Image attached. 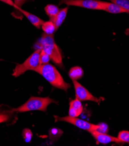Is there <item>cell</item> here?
Here are the masks:
<instances>
[{"instance_id": "obj_17", "label": "cell", "mask_w": 129, "mask_h": 146, "mask_svg": "<svg viewBox=\"0 0 129 146\" xmlns=\"http://www.w3.org/2000/svg\"><path fill=\"white\" fill-rule=\"evenodd\" d=\"M62 131L57 128H52L49 131V137L50 140H55L61 137L62 134Z\"/></svg>"}, {"instance_id": "obj_16", "label": "cell", "mask_w": 129, "mask_h": 146, "mask_svg": "<svg viewBox=\"0 0 129 146\" xmlns=\"http://www.w3.org/2000/svg\"><path fill=\"white\" fill-rule=\"evenodd\" d=\"M111 3L116 4L129 13V0H109Z\"/></svg>"}, {"instance_id": "obj_10", "label": "cell", "mask_w": 129, "mask_h": 146, "mask_svg": "<svg viewBox=\"0 0 129 146\" xmlns=\"http://www.w3.org/2000/svg\"><path fill=\"white\" fill-rule=\"evenodd\" d=\"M101 5L102 10L108 12L109 13L117 14L121 13H127L126 11L122 8L119 5L113 3H108L101 1Z\"/></svg>"}, {"instance_id": "obj_6", "label": "cell", "mask_w": 129, "mask_h": 146, "mask_svg": "<svg viewBox=\"0 0 129 146\" xmlns=\"http://www.w3.org/2000/svg\"><path fill=\"white\" fill-rule=\"evenodd\" d=\"M60 4L75 6L94 10H102L101 1L97 0H61Z\"/></svg>"}, {"instance_id": "obj_4", "label": "cell", "mask_w": 129, "mask_h": 146, "mask_svg": "<svg viewBox=\"0 0 129 146\" xmlns=\"http://www.w3.org/2000/svg\"><path fill=\"white\" fill-rule=\"evenodd\" d=\"M41 49L37 48L32 54L28 56L27 59L21 64H17L13 69L12 76L18 77L27 70H34V69L40 65L39 58Z\"/></svg>"}, {"instance_id": "obj_14", "label": "cell", "mask_w": 129, "mask_h": 146, "mask_svg": "<svg viewBox=\"0 0 129 146\" xmlns=\"http://www.w3.org/2000/svg\"><path fill=\"white\" fill-rule=\"evenodd\" d=\"M44 10L48 17L50 18V21L54 19L60 11V8L58 7L53 4L47 5L45 7Z\"/></svg>"}, {"instance_id": "obj_19", "label": "cell", "mask_w": 129, "mask_h": 146, "mask_svg": "<svg viewBox=\"0 0 129 146\" xmlns=\"http://www.w3.org/2000/svg\"><path fill=\"white\" fill-rule=\"evenodd\" d=\"M118 138L122 143H128L129 144V131L122 130L118 134Z\"/></svg>"}, {"instance_id": "obj_18", "label": "cell", "mask_w": 129, "mask_h": 146, "mask_svg": "<svg viewBox=\"0 0 129 146\" xmlns=\"http://www.w3.org/2000/svg\"><path fill=\"white\" fill-rule=\"evenodd\" d=\"M50 60H51V58L50 56L45 51H44L41 49V52L40 54V58H39L40 65L49 64V62Z\"/></svg>"}, {"instance_id": "obj_3", "label": "cell", "mask_w": 129, "mask_h": 146, "mask_svg": "<svg viewBox=\"0 0 129 146\" xmlns=\"http://www.w3.org/2000/svg\"><path fill=\"white\" fill-rule=\"evenodd\" d=\"M52 103H56V101L50 97H31L24 104L12 109L11 112H26L32 111L46 112L48 106Z\"/></svg>"}, {"instance_id": "obj_22", "label": "cell", "mask_w": 129, "mask_h": 146, "mask_svg": "<svg viewBox=\"0 0 129 146\" xmlns=\"http://www.w3.org/2000/svg\"><path fill=\"white\" fill-rule=\"evenodd\" d=\"M9 115L4 113H0V123L8 121L9 119Z\"/></svg>"}, {"instance_id": "obj_7", "label": "cell", "mask_w": 129, "mask_h": 146, "mask_svg": "<svg viewBox=\"0 0 129 146\" xmlns=\"http://www.w3.org/2000/svg\"><path fill=\"white\" fill-rule=\"evenodd\" d=\"M75 90L76 98L80 101H91L98 103L99 99L93 96L89 91L86 89L77 80H73Z\"/></svg>"}, {"instance_id": "obj_21", "label": "cell", "mask_w": 129, "mask_h": 146, "mask_svg": "<svg viewBox=\"0 0 129 146\" xmlns=\"http://www.w3.org/2000/svg\"><path fill=\"white\" fill-rule=\"evenodd\" d=\"M27 1V0H13L14 6L13 8L18 10L19 8H22V5Z\"/></svg>"}, {"instance_id": "obj_9", "label": "cell", "mask_w": 129, "mask_h": 146, "mask_svg": "<svg viewBox=\"0 0 129 146\" xmlns=\"http://www.w3.org/2000/svg\"><path fill=\"white\" fill-rule=\"evenodd\" d=\"M83 110V107L81 103V101L75 99L71 101L69 103V116L71 117H78Z\"/></svg>"}, {"instance_id": "obj_13", "label": "cell", "mask_w": 129, "mask_h": 146, "mask_svg": "<svg viewBox=\"0 0 129 146\" xmlns=\"http://www.w3.org/2000/svg\"><path fill=\"white\" fill-rule=\"evenodd\" d=\"M83 70L79 66H75L71 68L69 72V76L73 80H77L81 78L83 76Z\"/></svg>"}, {"instance_id": "obj_11", "label": "cell", "mask_w": 129, "mask_h": 146, "mask_svg": "<svg viewBox=\"0 0 129 146\" xmlns=\"http://www.w3.org/2000/svg\"><path fill=\"white\" fill-rule=\"evenodd\" d=\"M18 10L19 12H21L23 15L30 22V23L37 29H40L42 24L44 22V21L38 18V17L28 12L25 10L22 9V8H19Z\"/></svg>"}, {"instance_id": "obj_15", "label": "cell", "mask_w": 129, "mask_h": 146, "mask_svg": "<svg viewBox=\"0 0 129 146\" xmlns=\"http://www.w3.org/2000/svg\"><path fill=\"white\" fill-rule=\"evenodd\" d=\"M41 29L44 31V33L48 35H54V32L56 31L55 26L54 23L51 21L44 22L41 26Z\"/></svg>"}, {"instance_id": "obj_8", "label": "cell", "mask_w": 129, "mask_h": 146, "mask_svg": "<svg viewBox=\"0 0 129 146\" xmlns=\"http://www.w3.org/2000/svg\"><path fill=\"white\" fill-rule=\"evenodd\" d=\"M93 137L96 140V141L99 143L106 144L110 143H122L121 141L116 137H113L107 135L105 133H102L98 132L97 130L92 131L90 132Z\"/></svg>"}, {"instance_id": "obj_20", "label": "cell", "mask_w": 129, "mask_h": 146, "mask_svg": "<svg viewBox=\"0 0 129 146\" xmlns=\"http://www.w3.org/2000/svg\"><path fill=\"white\" fill-rule=\"evenodd\" d=\"M33 137V133L30 129L25 128L22 131V137L26 143H29L31 141Z\"/></svg>"}, {"instance_id": "obj_12", "label": "cell", "mask_w": 129, "mask_h": 146, "mask_svg": "<svg viewBox=\"0 0 129 146\" xmlns=\"http://www.w3.org/2000/svg\"><path fill=\"white\" fill-rule=\"evenodd\" d=\"M67 11H68L67 7H65L62 9H60V12L55 16V17L54 19H52V20H51V21H52L54 23V24L55 26L56 31L58 30V29L62 25V24L64 22V21L66 17V15H67Z\"/></svg>"}, {"instance_id": "obj_5", "label": "cell", "mask_w": 129, "mask_h": 146, "mask_svg": "<svg viewBox=\"0 0 129 146\" xmlns=\"http://www.w3.org/2000/svg\"><path fill=\"white\" fill-rule=\"evenodd\" d=\"M54 117L56 122L61 121L69 123L80 129L87 131V132L90 133L92 132V131L97 130L99 127V125L93 124L77 118V117H71L70 116H63V117L55 116Z\"/></svg>"}, {"instance_id": "obj_2", "label": "cell", "mask_w": 129, "mask_h": 146, "mask_svg": "<svg viewBox=\"0 0 129 146\" xmlns=\"http://www.w3.org/2000/svg\"><path fill=\"white\" fill-rule=\"evenodd\" d=\"M39 47L50 56L53 62L61 68L63 67L62 55L60 48L55 42L54 35L43 34L39 43Z\"/></svg>"}, {"instance_id": "obj_23", "label": "cell", "mask_w": 129, "mask_h": 146, "mask_svg": "<svg viewBox=\"0 0 129 146\" xmlns=\"http://www.w3.org/2000/svg\"><path fill=\"white\" fill-rule=\"evenodd\" d=\"M0 1L3 2L10 6L13 7L14 6V3H13V1H12V0H0Z\"/></svg>"}, {"instance_id": "obj_1", "label": "cell", "mask_w": 129, "mask_h": 146, "mask_svg": "<svg viewBox=\"0 0 129 146\" xmlns=\"http://www.w3.org/2000/svg\"><path fill=\"white\" fill-rule=\"evenodd\" d=\"M34 71L42 75L55 88L66 92L70 87V84L65 82L56 68L50 64L40 65Z\"/></svg>"}]
</instances>
